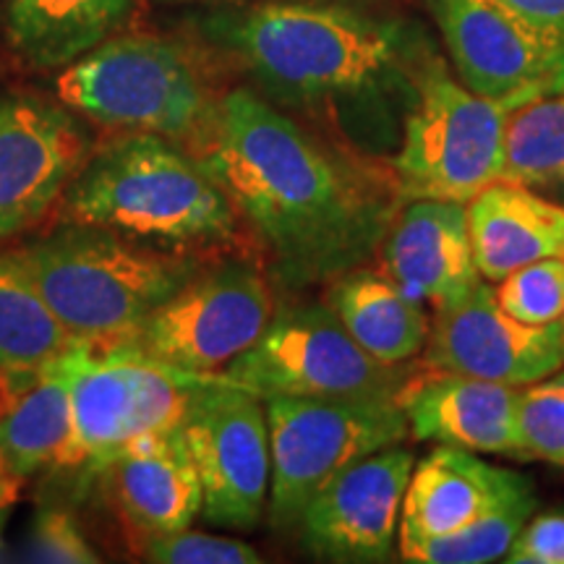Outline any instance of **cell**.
Instances as JSON below:
<instances>
[{
	"instance_id": "d6a6232c",
	"label": "cell",
	"mask_w": 564,
	"mask_h": 564,
	"mask_svg": "<svg viewBox=\"0 0 564 564\" xmlns=\"http://www.w3.org/2000/svg\"><path fill=\"white\" fill-rule=\"evenodd\" d=\"M17 494H19V478H13L0 470V510H6V507L13 505Z\"/></svg>"
},
{
	"instance_id": "d6986e66",
	"label": "cell",
	"mask_w": 564,
	"mask_h": 564,
	"mask_svg": "<svg viewBox=\"0 0 564 564\" xmlns=\"http://www.w3.org/2000/svg\"><path fill=\"white\" fill-rule=\"evenodd\" d=\"M520 481V474L484 463L476 453L440 447L415 460L400 514L398 552L440 539L484 514L502 494Z\"/></svg>"
},
{
	"instance_id": "f1b7e54d",
	"label": "cell",
	"mask_w": 564,
	"mask_h": 564,
	"mask_svg": "<svg viewBox=\"0 0 564 564\" xmlns=\"http://www.w3.org/2000/svg\"><path fill=\"white\" fill-rule=\"evenodd\" d=\"M139 552L158 564H259L257 549L241 539L192 531L154 535L139 544Z\"/></svg>"
},
{
	"instance_id": "3957f363",
	"label": "cell",
	"mask_w": 564,
	"mask_h": 564,
	"mask_svg": "<svg viewBox=\"0 0 564 564\" xmlns=\"http://www.w3.org/2000/svg\"><path fill=\"white\" fill-rule=\"evenodd\" d=\"M212 37L285 102H333L377 89L400 58V30L350 9L264 3L209 21Z\"/></svg>"
},
{
	"instance_id": "4fadbf2b",
	"label": "cell",
	"mask_w": 564,
	"mask_h": 564,
	"mask_svg": "<svg viewBox=\"0 0 564 564\" xmlns=\"http://www.w3.org/2000/svg\"><path fill=\"white\" fill-rule=\"evenodd\" d=\"M89 152V133L70 108L0 95V241L37 228Z\"/></svg>"
},
{
	"instance_id": "4316f807",
	"label": "cell",
	"mask_w": 564,
	"mask_h": 564,
	"mask_svg": "<svg viewBox=\"0 0 564 564\" xmlns=\"http://www.w3.org/2000/svg\"><path fill=\"white\" fill-rule=\"evenodd\" d=\"M520 457L564 468V369L518 394Z\"/></svg>"
},
{
	"instance_id": "52a82bcc",
	"label": "cell",
	"mask_w": 564,
	"mask_h": 564,
	"mask_svg": "<svg viewBox=\"0 0 564 564\" xmlns=\"http://www.w3.org/2000/svg\"><path fill=\"white\" fill-rule=\"evenodd\" d=\"M512 108L476 95L442 61L421 70L403 144L392 162L400 202L468 204L502 178L505 129Z\"/></svg>"
},
{
	"instance_id": "ffe728a7",
	"label": "cell",
	"mask_w": 564,
	"mask_h": 564,
	"mask_svg": "<svg viewBox=\"0 0 564 564\" xmlns=\"http://www.w3.org/2000/svg\"><path fill=\"white\" fill-rule=\"evenodd\" d=\"M478 274L499 282L518 267L564 257V207L533 188L494 181L465 207Z\"/></svg>"
},
{
	"instance_id": "ba28073f",
	"label": "cell",
	"mask_w": 564,
	"mask_h": 564,
	"mask_svg": "<svg viewBox=\"0 0 564 564\" xmlns=\"http://www.w3.org/2000/svg\"><path fill=\"white\" fill-rule=\"evenodd\" d=\"M270 520L299 525L303 510L352 463L408 436L394 398H270Z\"/></svg>"
},
{
	"instance_id": "5b68a950",
	"label": "cell",
	"mask_w": 564,
	"mask_h": 564,
	"mask_svg": "<svg viewBox=\"0 0 564 564\" xmlns=\"http://www.w3.org/2000/svg\"><path fill=\"white\" fill-rule=\"evenodd\" d=\"M70 434L55 470L102 474L141 436L181 429L202 379L126 343L68 350Z\"/></svg>"
},
{
	"instance_id": "ac0fdd59",
	"label": "cell",
	"mask_w": 564,
	"mask_h": 564,
	"mask_svg": "<svg viewBox=\"0 0 564 564\" xmlns=\"http://www.w3.org/2000/svg\"><path fill=\"white\" fill-rule=\"evenodd\" d=\"M112 502L139 541L167 535L202 514V484L183 429L141 436L108 468Z\"/></svg>"
},
{
	"instance_id": "44dd1931",
	"label": "cell",
	"mask_w": 564,
	"mask_h": 564,
	"mask_svg": "<svg viewBox=\"0 0 564 564\" xmlns=\"http://www.w3.org/2000/svg\"><path fill=\"white\" fill-rule=\"evenodd\" d=\"M0 373V470L30 478L55 465L70 434L68 350L42 369Z\"/></svg>"
},
{
	"instance_id": "4dcf8cb0",
	"label": "cell",
	"mask_w": 564,
	"mask_h": 564,
	"mask_svg": "<svg viewBox=\"0 0 564 564\" xmlns=\"http://www.w3.org/2000/svg\"><path fill=\"white\" fill-rule=\"evenodd\" d=\"M510 564H564V514L531 518L505 554Z\"/></svg>"
},
{
	"instance_id": "484cf974",
	"label": "cell",
	"mask_w": 564,
	"mask_h": 564,
	"mask_svg": "<svg viewBox=\"0 0 564 564\" xmlns=\"http://www.w3.org/2000/svg\"><path fill=\"white\" fill-rule=\"evenodd\" d=\"M535 512V494L525 476L494 502L484 514L457 531L429 539L400 554L413 564H486L505 560L512 541Z\"/></svg>"
},
{
	"instance_id": "cb8c5ba5",
	"label": "cell",
	"mask_w": 564,
	"mask_h": 564,
	"mask_svg": "<svg viewBox=\"0 0 564 564\" xmlns=\"http://www.w3.org/2000/svg\"><path fill=\"white\" fill-rule=\"evenodd\" d=\"M74 345L17 251H0V373L42 369Z\"/></svg>"
},
{
	"instance_id": "d4e9b609",
	"label": "cell",
	"mask_w": 564,
	"mask_h": 564,
	"mask_svg": "<svg viewBox=\"0 0 564 564\" xmlns=\"http://www.w3.org/2000/svg\"><path fill=\"white\" fill-rule=\"evenodd\" d=\"M499 181L533 192H564V91L535 97L507 116Z\"/></svg>"
},
{
	"instance_id": "2e32d148",
	"label": "cell",
	"mask_w": 564,
	"mask_h": 564,
	"mask_svg": "<svg viewBox=\"0 0 564 564\" xmlns=\"http://www.w3.org/2000/svg\"><path fill=\"white\" fill-rule=\"evenodd\" d=\"M520 387L468 373L423 369L394 394L415 442L468 449L476 455L520 457Z\"/></svg>"
},
{
	"instance_id": "1f68e13d",
	"label": "cell",
	"mask_w": 564,
	"mask_h": 564,
	"mask_svg": "<svg viewBox=\"0 0 564 564\" xmlns=\"http://www.w3.org/2000/svg\"><path fill=\"white\" fill-rule=\"evenodd\" d=\"M531 24L564 42V0H507Z\"/></svg>"
},
{
	"instance_id": "f546056e",
	"label": "cell",
	"mask_w": 564,
	"mask_h": 564,
	"mask_svg": "<svg viewBox=\"0 0 564 564\" xmlns=\"http://www.w3.org/2000/svg\"><path fill=\"white\" fill-rule=\"evenodd\" d=\"M26 560L53 564H97L100 554L89 544L87 533L74 512L63 507H47L34 520L30 541H26Z\"/></svg>"
},
{
	"instance_id": "8fae6325",
	"label": "cell",
	"mask_w": 564,
	"mask_h": 564,
	"mask_svg": "<svg viewBox=\"0 0 564 564\" xmlns=\"http://www.w3.org/2000/svg\"><path fill=\"white\" fill-rule=\"evenodd\" d=\"M183 440L202 484V518L215 528L249 531L270 502L272 449L264 400L202 379Z\"/></svg>"
},
{
	"instance_id": "9a60e30c",
	"label": "cell",
	"mask_w": 564,
	"mask_h": 564,
	"mask_svg": "<svg viewBox=\"0 0 564 564\" xmlns=\"http://www.w3.org/2000/svg\"><path fill=\"white\" fill-rule=\"evenodd\" d=\"M413 465L415 455L394 444L345 468L303 510V549L324 562H390Z\"/></svg>"
},
{
	"instance_id": "e0dca14e",
	"label": "cell",
	"mask_w": 564,
	"mask_h": 564,
	"mask_svg": "<svg viewBox=\"0 0 564 564\" xmlns=\"http://www.w3.org/2000/svg\"><path fill=\"white\" fill-rule=\"evenodd\" d=\"M382 270L411 299L434 312L460 303L476 288L465 204L415 199L398 212L382 246Z\"/></svg>"
},
{
	"instance_id": "836d02e7",
	"label": "cell",
	"mask_w": 564,
	"mask_h": 564,
	"mask_svg": "<svg viewBox=\"0 0 564 564\" xmlns=\"http://www.w3.org/2000/svg\"><path fill=\"white\" fill-rule=\"evenodd\" d=\"M167 3H188V0H167Z\"/></svg>"
},
{
	"instance_id": "83f0119b",
	"label": "cell",
	"mask_w": 564,
	"mask_h": 564,
	"mask_svg": "<svg viewBox=\"0 0 564 564\" xmlns=\"http://www.w3.org/2000/svg\"><path fill=\"white\" fill-rule=\"evenodd\" d=\"M497 303L525 324H549L564 316V257L523 264L494 288Z\"/></svg>"
},
{
	"instance_id": "30bf717a",
	"label": "cell",
	"mask_w": 564,
	"mask_h": 564,
	"mask_svg": "<svg viewBox=\"0 0 564 564\" xmlns=\"http://www.w3.org/2000/svg\"><path fill=\"white\" fill-rule=\"evenodd\" d=\"M272 314L274 299L264 274L230 262L196 272L121 343L171 369L207 379L243 356Z\"/></svg>"
},
{
	"instance_id": "8992f818",
	"label": "cell",
	"mask_w": 564,
	"mask_h": 564,
	"mask_svg": "<svg viewBox=\"0 0 564 564\" xmlns=\"http://www.w3.org/2000/svg\"><path fill=\"white\" fill-rule=\"evenodd\" d=\"M55 95L66 108L110 129L192 144L217 105L188 55L152 34L105 40L61 70Z\"/></svg>"
},
{
	"instance_id": "277c9868",
	"label": "cell",
	"mask_w": 564,
	"mask_h": 564,
	"mask_svg": "<svg viewBox=\"0 0 564 564\" xmlns=\"http://www.w3.org/2000/svg\"><path fill=\"white\" fill-rule=\"evenodd\" d=\"M58 322L79 343H121L199 272L192 253L150 249L66 223L17 251Z\"/></svg>"
},
{
	"instance_id": "7c38bea8",
	"label": "cell",
	"mask_w": 564,
	"mask_h": 564,
	"mask_svg": "<svg viewBox=\"0 0 564 564\" xmlns=\"http://www.w3.org/2000/svg\"><path fill=\"white\" fill-rule=\"evenodd\" d=\"M460 82L510 108L564 91V42L507 0H429Z\"/></svg>"
},
{
	"instance_id": "5bb4252c",
	"label": "cell",
	"mask_w": 564,
	"mask_h": 564,
	"mask_svg": "<svg viewBox=\"0 0 564 564\" xmlns=\"http://www.w3.org/2000/svg\"><path fill=\"white\" fill-rule=\"evenodd\" d=\"M423 369H442L528 387L564 369V316L549 324L514 319L497 303L489 280L460 303L434 312Z\"/></svg>"
},
{
	"instance_id": "e575fe53",
	"label": "cell",
	"mask_w": 564,
	"mask_h": 564,
	"mask_svg": "<svg viewBox=\"0 0 564 564\" xmlns=\"http://www.w3.org/2000/svg\"><path fill=\"white\" fill-rule=\"evenodd\" d=\"M0 554H3V535H0Z\"/></svg>"
},
{
	"instance_id": "603a6c76",
	"label": "cell",
	"mask_w": 564,
	"mask_h": 564,
	"mask_svg": "<svg viewBox=\"0 0 564 564\" xmlns=\"http://www.w3.org/2000/svg\"><path fill=\"white\" fill-rule=\"evenodd\" d=\"M131 0H9L6 34L34 68H66L129 19Z\"/></svg>"
},
{
	"instance_id": "9c48e42d",
	"label": "cell",
	"mask_w": 564,
	"mask_h": 564,
	"mask_svg": "<svg viewBox=\"0 0 564 564\" xmlns=\"http://www.w3.org/2000/svg\"><path fill=\"white\" fill-rule=\"evenodd\" d=\"M411 371L352 340L327 303L285 306L243 356L207 377L257 398H394Z\"/></svg>"
},
{
	"instance_id": "6da1fadb",
	"label": "cell",
	"mask_w": 564,
	"mask_h": 564,
	"mask_svg": "<svg viewBox=\"0 0 564 564\" xmlns=\"http://www.w3.org/2000/svg\"><path fill=\"white\" fill-rule=\"evenodd\" d=\"M194 154L272 253L285 285L329 282L377 253L398 217V188L337 158L249 89L220 97Z\"/></svg>"
},
{
	"instance_id": "7402d4cb",
	"label": "cell",
	"mask_w": 564,
	"mask_h": 564,
	"mask_svg": "<svg viewBox=\"0 0 564 564\" xmlns=\"http://www.w3.org/2000/svg\"><path fill=\"white\" fill-rule=\"evenodd\" d=\"M324 303L352 340L387 366H405L426 348L432 316L382 267H356L329 280Z\"/></svg>"
},
{
	"instance_id": "7a4b0ae2",
	"label": "cell",
	"mask_w": 564,
	"mask_h": 564,
	"mask_svg": "<svg viewBox=\"0 0 564 564\" xmlns=\"http://www.w3.org/2000/svg\"><path fill=\"white\" fill-rule=\"evenodd\" d=\"M61 202L66 223L173 253L225 243L238 228L236 207L204 162L144 131L91 150Z\"/></svg>"
}]
</instances>
